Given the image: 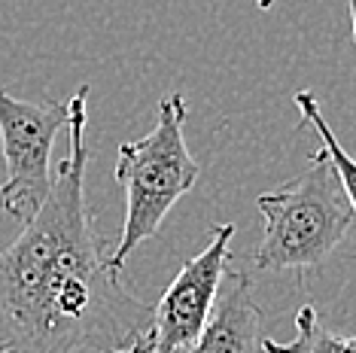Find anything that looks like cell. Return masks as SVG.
Masks as SVG:
<instances>
[{
  "label": "cell",
  "instance_id": "obj_1",
  "mask_svg": "<svg viewBox=\"0 0 356 353\" xmlns=\"http://www.w3.org/2000/svg\"><path fill=\"white\" fill-rule=\"evenodd\" d=\"M88 85L67 98L70 149L46 204L0 250V353H147L152 304L113 268L86 202Z\"/></svg>",
  "mask_w": 356,
  "mask_h": 353
},
{
  "label": "cell",
  "instance_id": "obj_2",
  "mask_svg": "<svg viewBox=\"0 0 356 353\" xmlns=\"http://www.w3.org/2000/svg\"><path fill=\"white\" fill-rule=\"evenodd\" d=\"M262 213V240L256 250L259 271L320 268L356 222V198L341 183L332 158L323 149L296 180L262 192L256 198Z\"/></svg>",
  "mask_w": 356,
  "mask_h": 353
},
{
  "label": "cell",
  "instance_id": "obj_3",
  "mask_svg": "<svg viewBox=\"0 0 356 353\" xmlns=\"http://www.w3.org/2000/svg\"><path fill=\"white\" fill-rule=\"evenodd\" d=\"M186 116L189 107L183 95H168L159 101V122L147 138L125 140L119 147L113 180L125 192V222L122 238L110 250V262L116 271L125 268L128 256L143 240L159 235L168 211L198 183L201 167L183 138Z\"/></svg>",
  "mask_w": 356,
  "mask_h": 353
},
{
  "label": "cell",
  "instance_id": "obj_4",
  "mask_svg": "<svg viewBox=\"0 0 356 353\" xmlns=\"http://www.w3.org/2000/svg\"><path fill=\"white\" fill-rule=\"evenodd\" d=\"M61 128H67V101H22L0 85V147L6 162L0 204L22 226L49 198V156Z\"/></svg>",
  "mask_w": 356,
  "mask_h": 353
},
{
  "label": "cell",
  "instance_id": "obj_5",
  "mask_svg": "<svg viewBox=\"0 0 356 353\" xmlns=\"http://www.w3.org/2000/svg\"><path fill=\"white\" fill-rule=\"evenodd\" d=\"M234 222L210 229L207 247L177 271L149 317L147 353H189L207 326L220 280L232 259Z\"/></svg>",
  "mask_w": 356,
  "mask_h": 353
},
{
  "label": "cell",
  "instance_id": "obj_6",
  "mask_svg": "<svg viewBox=\"0 0 356 353\" xmlns=\"http://www.w3.org/2000/svg\"><path fill=\"white\" fill-rule=\"evenodd\" d=\"M262 308L253 302V280L241 268H225L207 326L189 353H259Z\"/></svg>",
  "mask_w": 356,
  "mask_h": 353
},
{
  "label": "cell",
  "instance_id": "obj_7",
  "mask_svg": "<svg viewBox=\"0 0 356 353\" xmlns=\"http://www.w3.org/2000/svg\"><path fill=\"white\" fill-rule=\"evenodd\" d=\"M259 347L265 353H356V341L350 335H335L320 323L317 308L302 304L296 311V338L280 344L274 338H262Z\"/></svg>",
  "mask_w": 356,
  "mask_h": 353
},
{
  "label": "cell",
  "instance_id": "obj_8",
  "mask_svg": "<svg viewBox=\"0 0 356 353\" xmlns=\"http://www.w3.org/2000/svg\"><path fill=\"white\" fill-rule=\"evenodd\" d=\"M296 107H298V113H302V125H311L314 131L323 138V152L332 158V165H335V171H338V176H341V183L353 192V162H350V156L341 149L338 138L332 134V128L326 125V119H323V113H320L314 92H296Z\"/></svg>",
  "mask_w": 356,
  "mask_h": 353
},
{
  "label": "cell",
  "instance_id": "obj_9",
  "mask_svg": "<svg viewBox=\"0 0 356 353\" xmlns=\"http://www.w3.org/2000/svg\"><path fill=\"white\" fill-rule=\"evenodd\" d=\"M347 10H350V22H353V37H356V6H353V0H347Z\"/></svg>",
  "mask_w": 356,
  "mask_h": 353
},
{
  "label": "cell",
  "instance_id": "obj_10",
  "mask_svg": "<svg viewBox=\"0 0 356 353\" xmlns=\"http://www.w3.org/2000/svg\"><path fill=\"white\" fill-rule=\"evenodd\" d=\"M253 3L259 6V10H271V6H274V0H253Z\"/></svg>",
  "mask_w": 356,
  "mask_h": 353
}]
</instances>
